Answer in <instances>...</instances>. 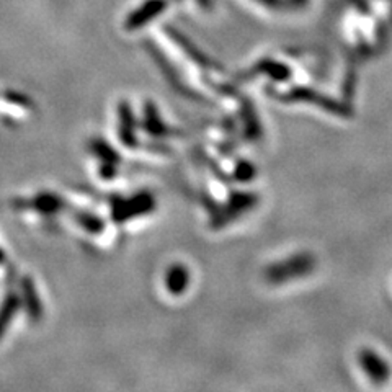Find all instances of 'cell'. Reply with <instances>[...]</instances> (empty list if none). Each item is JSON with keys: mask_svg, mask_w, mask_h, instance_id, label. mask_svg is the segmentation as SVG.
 I'll return each instance as SVG.
<instances>
[{"mask_svg": "<svg viewBox=\"0 0 392 392\" xmlns=\"http://www.w3.org/2000/svg\"><path fill=\"white\" fill-rule=\"evenodd\" d=\"M169 0H146L144 4L139 5L134 12L128 15V18L125 21V26L128 31L139 30L149 21L156 18L160 14L167 9Z\"/></svg>", "mask_w": 392, "mask_h": 392, "instance_id": "cell-5", "label": "cell"}, {"mask_svg": "<svg viewBox=\"0 0 392 392\" xmlns=\"http://www.w3.org/2000/svg\"><path fill=\"white\" fill-rule=\"evenodd\" d=\"M21 292H23V301H25V307L28 311V317L33 320V322H38V320L43 319V306L40 301V296H38L35 283L33 280L26 278L21 280Z\"/></svg>", "mask_w": 392, "mask_h": 392, "instance_id": "cell-8", "label": "cell"}, {"mask_svg": "<svg viewBox=\"0 0 392 392\" xmlns=\"http://www.w3.org/2000/svg\"><path fill=\"white\" fill-rule=\"evenodd\" d=\"M136 123L134 117H132V110L129 103L123 102L120 105V139L126 147H136L137 137H136Z\"/></svg>", "mask_w": 392, "mask_h": 392, "instance_id": "cell-7", "label": "cell"}, {"mask_svg": "<svg viewBox=\"0 0 392 392\" xmlns=\"http://www.w3.org/2000/svg\"><path fill=\"white\" fill-rule=\"evenodd\" d=\"M360 366L374 384H384L391 376L389 363L371 349H363L358 356Z\"/></svg>", "mask_w": 392, "mask_h": 392, "instance_id": "cell-4", "label": "cell"}, {"mask_svg": "<svg viewBox=\"0 0 392 392\" xmlns=\"http://www.w3.org/2000/svg\"><path fill=\"white\" fill-rule=\"evenodd\" d=\"M242 120L245 125V134L248 139L257 141L262 137V125L257 118L255 110L252 107L250 100H242Z\"/></svg>", "mask_w": 392, "mask_h": 392, "instance_id": "cell-12", "label": "cell"}, {"mask_svg": "<svg viewBox=\"0 0 392 392\" xmlns=\"http://www.w3.org/2000/svg\"><path fill=\"white\" fill-rule=\"evenodd\" d=\"M75 221H77V224H80L82 228L88 231V233L98 234V233H102L105 228L103 221L92 213H77Z\"/></svg>", "mask_w": 392, "mask_h": 392, "instance_id": "cell-17", "label": "cell"}, {"mask_svg": "<svg viewBox=\"0 0 392 392\" xmlns=\"http://www.w3.org/2000/svg\"><path fill=\"white\" fill-rule=\"evenodd\" d=\"M255 175H257V169L252 162H245V160H240V162L237 164L235 172H234V179L237 181H242V184H245V181H250V180L255 179Z\"/></svg>", "mask_w": 392, "mask_h": 392, "instance_id": "cell-18", "label": "cell"}, {"mask_svg": "<svg viewBox=\"0 0 392 392\" xmlns=\"http://www.w3.org/2000/svg\"><path fill=\"white\" fill-rule=\"evenodd\" d=\"M190 283V272L185 265H174L169 268L167 275H165V286L167 291L172 295L179 296L181 292H185Z\"/></svg>", "mask_w": 392, "mask_h": 392, "instance_id": "cell-9", "label": "cell"}, {"mask_svg": "<svg viewBox=\"0 0 392 392\" xmlns=\"http://www.w3.org/2000/svg\"><path fill=\"white\" fill-rule=\"evenodd\" d=\"M316 268V257H312L311 253H296V255L290 257L288 260H283L281 263H275L272 267L267 268L265 272V278L270 283L280 285L286 283V281L302 278L307 276L312 270Z\"/></svg>", "mask_w": 392, "mask_h": 392, "instance_id": "cell-1", "label": "cell"}, {"mask_svg": "<svg viewBox=\"0 0 392 392\" xmlns=\"http://www.w3.org/2000/svg\"><path fill=\"white\" fill-rule=\"evenodd\" d=\"M20 306H21V300L16 292H9V295L5 296L2 307H0V339H2L5 330L9 329L10 322H12L14 317L16 316Z\"/></svg>", "mask_w": 392, "mask_h": 392, "instance_id": "cell-11", "label": "cell"}, {"mask_svg": "<svg viewBox=\"0 0 392 392\" xmlns=\"http://www.w3.org/2000/svg\"><path fill=\"white\" fill-rule=\"evenodd\" d=\"M198 2H200L201 7H204V9L211 7V0H198Z\"/></svg>", "mask_w": 392, "mask_h": 392, "instance_id": "cell-19", "label": "cell"}, {"mask_svg": "<svg viewBox=\"0 0 392 392\" xmlns=\"http://www.w3.org/2000/svg\"><path fill=\"white\" fill-rule=\"evenodd\" d=\"M257 201L258 198L257 195H253V193H235V195L229 198L228 208L223 209V213L214 218V223L216 224L213 226L214 228H221V226L228 224L229 221L239 218L240 214H244L245 211H248V209H252L257 204Z\"/></svg>", "mask_w": 392, "mask_h": 392, "instance_id": "cell-6", "label": "cell"}, {"mask_svg": "<svg viewBox=\"0 0 392 392\" xmlns=\"http://www.w3.org/2000/svg\"><path fill=\"white\" fill-rule=\"evenodd\" d=\"M64 200H60L58 195H53V193H43V195H38L35 200L30 203H25V206L35 208L38 213L43 214H54L60 211L64 208Z\"/></svg>", "mask_w": 392, "mask_h": 392, "instance_id": "cell-13", "label": "cell"}, {"mask_svg": "<svg viewBox=\"0 0 392 392\" xmlns=\"http://www.w3.org/2000/svg\"><path fill=\"white\" fill-rule=\"evenodd\" d=\"M285 98L290 102H304V103L316 105L317 108L324 110V112L332 113L335 117L349 118L353 115L349 105L335 100V98L329 95H322V93H319L317 90H312V88L309 87H292L290 92L285 93Z\"/></svg>", "mask_w": 392, "mask_h": 392, "instance_id": "cell-2", "label": "cell"}, {"mask_svg": "<svg viewBox=\"0 0 392 392\" xmlns=\"http://www.w3.org/2000/svg\"><path fill=\"white\" fill-rule=\"evenodd\" d=\"M258 2H263L267 5H278V0H258Z\"/></svg>", "mask_w": 392, "mask_h": 392, "instance_id": "cell-20", "label": "cell"}, {"mask_svg": "<svg viewBox=\"0 0 392 392\" xmlns=\"http://www.w3.org/2000/svg\"><path fill=\"white\" fill-rule=\"evenodd\" d=\"M5 262V255H4V252L0 250V265H2Z\"/></svg>", "mask_w": 392, "mask_h": 392, "instance_id": "cell-21", "label": "cell"}, {"mask_svg": "<svg viewBox=\"0 0 392 392\" xmlns=\"http://www.w3.org/2000/svg\"><path fill=\"white\" fill-rule=\"evenodd\" d=\"M154 208H156V198L151 193L142 191L131 200H115L113 219L117 223H125L128 219L154 211Z\"/></svg>", "mask_w": 392, "mask_h": 392, "instance_id": "cell-3", "label": "cell"}, {"mask_svg": "<svg viewBox=\"0 0 392 392\" xmlns=\"http://www.w3.org/2000/svg\"><path fill=\"white\" fill-rule=\"evenodd\" d=\"M144 126L149 134L152 136H165L169 134L167 126H165L162 121L159 118V112L154 107L152 103H147L146 107V120H144Z\"/></svg>", "mask_w": 392, "mask_h": 392, "instance_id": "cell-15", "label": "cell"}, {"mask_svg": "<svg viewBox=\"0 0 392 392\" xmlns=\"http://www.w3.org/2000/svg\"><path fill=\"white\" fill-rule=\"evenodd\" d=\"M257 73L268 74L273 80H278V82L288 80L290 75H291L288 68H285L283 64L273 63V60H268V59H265V60H262V63H258L255 65V69L252 70V74H257Z\"/></svg>", "mask_w": 392, "mask_h": 392, "instance_id": "cell-14", "label": "cell"}, {"mask_svg": "<svg viewBox=\"0 0 392 392\" xmlns=\"http://www.w3.org/2000/svg\"><path fill=\"white\" fill-rule=\"evenodd\" d=\"M90 151L102 160V162H108V164H120V154L115 151L113 147L108 146V142H105L102 139H93L90 142Z\"/></svg>", "mask_w": 392, "mask_h": 392, "instance_id": "cell-16", "label": "cell"}, {"mask_svg": "<svg viewBox=\"0 0 392 392\" xmlns=\"http://www.w3.org/2000/svg\"><path fill=\"white\" fill-rule=\"evenodd\" d=\"M165 31H167V35L172 36L175 44H179V46L184 49V53L193 60V63L200 64V65H203V68H211V64H213L211 59H208L206 56H204V54L195 46V44L189 41V38L181 35V33L176 31L175 28H165Z\"/></svg>", "mask_w": 392, "mask_h": 392, "instance_id": "cell-10", "label": "cell"}]
</instances>
